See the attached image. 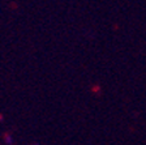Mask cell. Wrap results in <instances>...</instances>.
<instances>
[{
  "label": "cell",
  "mask_w": 146,
  "mask_h": 145,
  "mask_svg": "<svg viewBox=\"0 0 146 145\" xmlns=\"http://www.w3.org/2000/svg\"><path fill=\"white\" fill-rule=\"evenodd\" d=\"M5 141H7V144H9V145L13 142V139H12V136H11L9 133H7L5 135Z\"/></svg>",
  "instance_id": "1"
},
{
  "label": "cell",
  "mask_w": 146,
  "mask_h": 145,
  "mask_svg": "<svg viewBox=\"0 0 146 145\" xmlns=\"http://www.w3.org/2000/svg\"><path fill=\"white\" fill-rule=\"evenodd\" d=\"M34 145H39V144H34Z\"/></svg>",
  "instance_id": "2"
}]
</instances>
